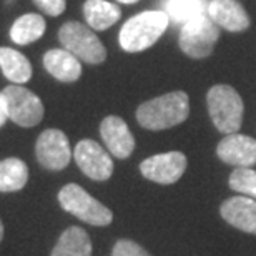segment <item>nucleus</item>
<instances>
[{
  "label": "nucleus",
  "instance_id": "14",
  "mask_svg": "<svg viewBox=\"0 0 256 256\" xmlns=\"http://www.w3.org/2000/svg\"><path fill=\"white\" fill-rule=\"evenodd\" d=\"M222 216L232 224V226L242 230V232L256 234V200L240 194V196L228 198L223 202Z\"/></svg>",
  "mask_w": 256,
  "mask_h": 256
},
{
  "label": "nucleus",
  "instance_id": "26",
  "mask_svg": "<svg viewBox=\"0 0 256 256\" xmlns=\"http://www.w3.org/2000/svg\"><path fill=\"white\" fill-rule=\"evenodd\" d=\"M118 2H120V4H128V5H130V4H136V2H140V0H118Z\"/></svg>",
  "mask_w": 256,
  "mask_h": 256
},
{
  "label": "nucleus",
  "instance_id": "18",
  "mask_svg": "<svg viewBox=\"0 0 256 256\" xmlns=\"http://www.w3.org/2000/svg\"><path fill=\"white\" fill-rule=\"evenodd\" d=\"M52 256H92V242L84 228L70 226L62 233Z\"/></svg>",
  "mask_w": 256,
  "mask_h": 256
},
{
  "label": "nucleus",
  "instance_id": "1",
  "mask_svg": "<svg viewBox=\"0 0 256 256\" xmlns=\"http://www.w3.org/2000/svg\"><path fill=\"white\" fill-rule=\"evenodd\" d=\"M190 115V100L185 92H170L142 104L136 120L146 130H166L183 124Z\"/></svg>",
  "mask_w": 256,
  "mask_h": 256
},
{
  "label": "nucleus",
  "instance_id": "21",
  "mask_svg": "<svg viewBox=\"0 0 256 256\" xmlns=\"http://www.w3.org/2000/svg\"><path fill=\"white\" fill-rule=\"evenodd\" d=\"M208 4L210 0H165L163 12L166 14L168 20L185 25L190 20L206 14Z\"/></svg>",
  "mask_w": 256,
  "mask_h": 256
},
{
  "label": "nucleus",
  "instance_id": "5",
  "mask_svg": "<svg viewBox=\"0 0 256 256\" xmlns=\"http://www.w3.org/2000/svg\"><path fill=\"white\" fill-rule=\"evenodd\" d=\"M58 203L65 212L94 226H106L114 220V213L105 204H102L75 183L65 185L58 192Z\"/></svg>",
  "mask_w": 256,
  "mask_h": 256
},
{
  "label": "nucleus",
  "instance_id": "17",
  "mask_svg": "<svg viewBox=\"0 0 256 256\" xmlns=\"http://www.w3.org/2000/svg\"><path fill=\"white\" fill-rule=\"evenodd\" d=\"M0 70L15 85H22L32 78V65L24 54L10 47H0Z\"/></svg>",
  "mask_w": 256,
  "mask_h": 256
},
{
  "label": "nucleus",
  "instance_id": "10",
  "mask_svg": "<svg viewBox=\"0 0 256 256\" xmlns=\"http://www.w3.org/2000/svg\"><path fill=\"white\" fill-rule=\"evenodd\" d=\"M186 170V156L182 152H168L153 155L140 163V172L146 180L162 185H172L182 178Z\"/></svg>",
  "mask_w": 256,
  "mask_h": 256
},
{
  "label": "nucleus",
  "instance_id": "23",
  "mask_svg": "<svg viewBox=\"0 0 256 256\" xmlns=\"http://www.w3.org/2000/svg\"><path fill=\"white\" fill-rule=\"evenodd\" d=\"M112 256H150L145 248H142L140 244L132 242V240H120L114 246Z\"/></svg>",
  "mask_w": 256,
  "mask_h": 256
},
{
  "label": "nucleus",
  "instance_id": "12",
  "mask_svg": "<svg viewBox=\"0 0 256 256\" xmlns=\"http://www.w3.org/2000/svg\"><path fill=\"white\" fill-rule=\"evenodd\" d=\"M220 160L234 166H253L256 163V140L242 133L226 135L218 143Z\"/></svg>",
  "mask_w": 256,
  "mask_h": 256
},
{
  "label": "nucleus",
  "instance_id": "25",
  "mask_svg": "<svg viewBox=\"0 0 256 256\" xmlns=\"http://www.w3.org/2000/svg\"><path fill=\"white\" fill-rule=\"evenodd\" d=\"M7 120H8V116H7V110H5V102H4L2 94H0V128L7 124Z\"/></svg>",
  "mask_w": 256,
  "mask_h": 256
},
{
  "label": "nucleus",
  "instance_id": "11",
  "mask_svg": "<svg viewBox=\"0 0 256 256\" xmlns=\"http://www.w3.org/2000/svg\"><path fill=\"white\" fill-rule=\"evenodd\" d=\"M100 135L108 152L120 160H125L135 150V138L125 120L120 116H105L100 125Z\"/></svg>",
  "mask_w": 256,
  "mask_h": 256
},
{
  "label": "nucleus",
  "instance_id": "19",
  "mask_svg": "<svg viewBox=\"0 0 256 256\" xmlns=\"http://www.w3.org/2000/svg\"><path fill=\"white\" fill-rule=\"evenodd\" d=\"M45 18L40 14H25L10 27V38L17 45L34 44L45 34Z\"/></svg>",
  "mask_w": 256,
  "mask_h": 256
},
{
  "label": "nucleus",
  "instance_id": "20",
  "mask_svg": "<svg viewBox=\"0 0 256 256\" xmlns=\"http://www.w3.org/2000/svg\"><path fill=\"white\" fill-rule=\"evenodd\" d=\"M28 182V166L20 158H5L0 162V192H18Z\"/></svg>",
  "mask_w": 256,
  "mask_h": 256
},
{
  "label": "nucleus",
  "instance_id": "22",
  "mask_svg": "<svg viewBox=\"0 0 256 256\" xmlns=\"http://www.w3.org/2000/svg\"><path fill=\"white\" fill-rule=\"evenodd\" d=\"M230 186L244 196L256 200V170L252 166H238L230 175Z\"/></svg>",
  "mask_w": 256,
  "mask_h": 256
},
{
  "label": "nucleus",
  "instance_id": "13",
  "mask_svg": "<svg viewBox=\"0 0 256 256\" xmlns=\"http://www.w3.org/2000/svg\"><path fill=\"white\" fill-rule=\"evenodd\" d=\"M206 14L228 32H244L250 27V17L238 0H210Z\"/></svg>",
  "mask_w": 256,
  "mask_h": 256
},
{
  "label": "nucleus",
  "instance_id": "7",
  "mask_svg": "<svg viewBox=\"0 0 256 256\" xmlns=\"http://www.w3.org/2000/svg\"><path fill=\"white\" fill-rule=\"evenodd\" d=\"M5 110H7L8 120L20 126L30 128L38 125L44 118V104L32 90L25 88L22 85H8L2 92Z\"/></svg>",
  "mask_w": 256,
  "mask_h": 256
},
{
  "label": "nucleus",
  "instance_id": "6",
  "mask_svg": "<svg viewBox=\"0 0 256 256\" xmlns=\"http://www.w3.org/2000/svg\"><path fill=\"white\" fill-rule=\"evenodd\" d=\"M218 38V25L208 17V14H204L183 25L178 44L186 57L206 58L212 55Z\"/></svg>",
  "mask_w": 256,
  "mask_h": 256
},
{
  "label": "nucleus",
  "instance_id": "2",
  "mask_svg": "<svg viewBox=\"0 0 256 256\" xmlns=\"http://www.w3.org/2000/svg\"><path fill=\"white\" fill-rule=\"evenodd\" d=\"M166 14L163 10H146L128 18L120 28V47L128 54H138L150 48L168 28Z\"/></svg>",
  "mask_w": 256,
  "mask_h": 256
},
{
  "label": "nucleus",
  "instance_id": "16",
  "mask_svg": "<svg viewBox=\"0 0 256 256\" xmlns=\"http://www.w3.org/2000/svg\"><path fill=\"white\" fill-rule=\"evenodd\" d=\"M84 15L92 30L102 32L118 22L122 10L118 5L108 0H86L84 4Z\"/></svg>",
  "mask_w": 256,
  "mask_h": 256
},
{
  "label": "nucleus",
  "instance_id": "4",
  "mask_svg": "<svg viewBox=\"0 0 256 256\" xmlns=\"http://www.w3.org/2000/svg\"><path fill=\"white\" fill-rule=\"evenodd\" d=\"M58 40L65 50L90 65L105 62L106 50L96 34L80 22H66L58 30Z\"/></svg>",
  "mask_w": 256,
  "mask_h": 256
},
{
  "label": "nucleus",
  "instance_id": "27",
  "mask_svg": "<svg viewBox=\"0 0 256 256\" xmlns=\"http://www.w3.org/2000/svg\"><path fill=\"white\" fill-rule=\"evenodd\" d=\"M2 238H4V223L0 220V242H2Z\"/></svg>",
  "mask_w": 256,
  "mask_h": 256
},
{
  "label": "nucleus",
  "instance_id": "3",
  "mask_svg": "<svg viewBox=\"0 0 256 256\" xmlns=\"http://www.w3.org/2000/svg\"><path fill=\"white\" fill-rule=\"evenodd\" d=\"M208 114L213 125L222 133L232 135L242 126L244 105L242 96L230 85H214L206 95Z\"/></svg>",
  "mask_w": 256,
  "mask_h": 256
},
{
  "label": "nucleus",
  "instance_id": "15",
  "mask_svg": "<svg viewBox=\"0 0 256 256\" xmlns=\"http://www.w3.org/2000/svg\"><path fill=\"white\" fill-rule=\"evenodd\" d=\"M44 66L54 78L65 84L76 82L82 76L80 60L65 48H52L44 55Z\"/></svg>",
  "mask_w": 256,
  "mask_h": 256
},
{
  "label": "nucleus",
  "instance_id": "9",
  "mask_svg": "<svg viewBox=\"0 0 256 256\" xmlns=\"http://www.w3.org/2000/svg\"><path fill=\"white\" fill-rule=\"evenodd\" d=\"M74 158L80 170L92 180L105 182L114 173V162H112L106 150L88 138L76 143Z\"/></svg>",
  "mask_w": 256,
  "mask_h": 256
},
{
  "label": "nucleus",
  "instance_id": "24",
  "mask_svg": "<svg viewBox=\"0 0 256 256\" xmlns=\"http://www.w3.org/2000/svg\"><path fill=\"white\" fill-rule=\"evenodd\" d=\"M40 8V12L50 15V17H58L65 12L66 0H32Z\"/></svg>",
  "mask_w": 256,
  "mask_h": 256
},
{
  "label": "nucleus",
  "instance_id": "8",
  "mask_svg": "<svg viewBox=\"0 0 256 256\" xmlns=\"http://www.w3.org/2000/svg\"><path fill=\"white\" fill-rule=\"evenodd\" d=\"M35 155L38 163L47 170L60 172L72 160V150L68 138L57 128H48L40 133L35 145Z\"/></svg>",
  "mask_w": 256,
  "mask_h": 256
}]
</instances>
